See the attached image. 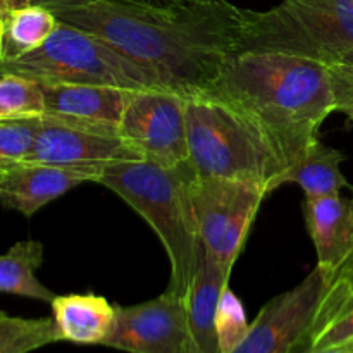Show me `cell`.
<instances>
[{"label":"cell","mask_w":353,"mask_h":353,"mask_svg":"<svg viewBox=\"0 0 353 353\" xmlns=\"http://www.w3.org/2000/svg\"><path fill=\"white\" fill-rule=\"evenodd\" d=\"M193 178L195 171L188 162L169 168L148 161H119L103 168L97 179L150 224L171 264L168 292L181 299L188 295L202 248L192 200Z\"/></svg>","instance_id":"3957f363"},{"label":"cell","mask_w":353,"mask_h":353,"mask_svg":"<svg viewBox=\"0 0 353 353\" xmlns=\"http://www.w3.org/2000/svg\"><path fill=\"white\" fill-rule=\"evenodd\" d=\"M230 276L203 247L200 248L195 278L185 299L192 353H219L216 316L221 295L230 286Z\"/></svg>","instance_id":"9a60e30c"},{"label":"cell","mask_w":353,"mask_h":353,"mask_svg":"<svg viewBox=\"0 0 353 353\" xmlns=\"http://www.w3.org/2000/svg\"><path fill=\"white\" fill-rule=\"evenodd\" d=\"M40 126L41 117L0 119V168L26 161Z\"/></svg>","instance_id":"603a6c76"},{"label":"cell","mask_w":353,"mask_h":353,"mask_svg":"<svg viewBox=\"0 0 353 353\" xmlns=\"http://www.w3.org/2000/svg\"><path fill=\"white\" fill-rule=\"evenodd\" d=\"M334 278L316 265L302 283L269 300L247 336L231 353H292L340 310L343 300L331 290Z\"/></svg>","instance_id":"52a82bcc"},{"label":"cell","mask_w":353,"mask_h":353,"mask_svg":"<svg viewBox=\"0 0 353 353\" xmlns=\"http://www.w3.org/2000/svg\"><path fill=\"white\" fill-rule=\"evenodd\" d=\"M119 137L140 161L169 168L188 162L186 97L171 88L134 92L121 121Z\"/></svg>","instance_id":"9c48e42d"},{"label":"cell","mask_w":353,"mask_h":353,"mask_svg":"<svg viewBox=\"0 0 353 353\" xmlns=\"http://www.w3.org/2000/svg\"><path fill=\"white\" fill-rule=\"evenodd\" d=\"M343 161V152L316 140L305 155L286 171L283 181L296 183L305 193V199L340 195V190L348 186L347 178L341 172Z\"/></svg>","instance_id":"e0dca14e"},{"label":"cell","mask_w":353,"mask_h":353,"mask_svg":"<svg viewBox=\"0 0 353 353\" xmlns=\"http://www.w3.org/2000/svg\"><path fill=\"white\" fill-rule=\"evenodd\" d=\"M202 93L233 109L271 148L285 174L336 110L330 65L286 54H233Z\"/></svg>","instance_id":"7a4b0ae2"},{"label":"cell","mask_w":353,"mask_h":353,"mask_svg":"<svg viewBox=\"0 0 353 353\" xmlns=\"http://www.w3.org/2000/svg\"><path fill=\"white\" fill-rule=\"evenodd\" d=\"M188 164L196 176L252 183L271 195L285 169L233 109L205 93L186 97Z\"/></svg>","instance_id":"5b68a950"},{"label":"cell","mask_w":353,"mask_h":353,"mask_svg":"<svg viewBox=\"0 0 353 353\" xmlns=\"http://www.w3.org/2000/svg\"><path fill=\"white\" fill-rule=\"evenodd\" d=\"M43 262V245L37 240L17 241L0 255V292L52 303L55 293L37 278Z\"/></svg>","instance_id":"d6986e66"},{"label":"cell","mask_w":353,"mask_h":353,"mask_svg":"<svg viewBox=\"0 0 353 353\" xmlns=\"http://www.w3.org/2000/svg\"><path fill=\"white\" fill-rule=\"evenodd\" d=\"M303 217L316 248L317 265L336 279L353 252L350 200L340 195L305 199Z\"/></svg>","instance_id":"5bb4252c"},{"label":"cell","mask_w":353,"mask_h":353,"mask_svg":"<svg viewBox=\"0 0 353 353\" xmlns=\"http://www.w3.org/2000/svg\"><path fill=\"white\" fill-rule=\"evenodd\" d=\"M353 48V0H283L272 9H241L234 54L269 52L333 65Z\"/></svg>","instance_id":"277c9868"},{"label":"cell","mask_w":353,"mask_h":353,"mask_svg":"<svg viewBox=\"0 0 353 353\" xmlns=\"http://www.w3.org/2000/svg\"><path fill=\"white\" fill-rule=\"evenodd\" d=\"M338 350H343L347 353H353V340L348 341V343H345L343 347H338Z\"/></svg>","instance_id":"4dcf8cb0"},{"label":"cell","mask_w":353,"mask_h":353,"mask_svg":"<svg viewBox=\"0 0 353 353\" xmlns=\"http://www.w3.org/2000/svg\"><path fill=\"white\" fill-rule=\"evenodd\" d=\"M59 26L43 6L31 3L0 17V61H16L40 47Z\"/></svg>","instance_id":"ac0fdd59"},{"label":"cell","mask_w":353,"mask_h":353,"mask_svg":"<svg viewBox=\"0 0 353 353\" xmlns=\"http://www.w3.org/2000/svg\"><path fill=\"white\" fill-rule=\"evenodd\" d=\"M31 3H33V0H0V17L12 12V10L21 9V7L31 6Z\"/></svg>","instance_id":"4316f807"},{"label":"cell","mask_w":353,"mask_h":353,"mask_svg":"<svg viewBox=\"0 0 353 353\" xmlns=\"http://www.w3.org/2000/svg\"><path fill=\"white\" fill-rule=\"evenodd\" d=\"M350 216H352V231H353V193H352V199H350ZM350 264H353V252H352V257H350V261L347 262V265H350ZM347 265H345V268H347ZM343 268V269H345ZM343 269H341V271H343ZM340 271V272H341Z\"/></svg>","instance_id":"f546056e"},{"label":"cell","mask_w":353,"mask_h":353,"mask_svg":"<svg viewBox=\"0 0 353 353\" xmlns=\"http://www.w3.org/2000/svg\"><path fill=\"white\" fill-rule=\"evenodd\" d=\"M334 90V100H336V110L347 114L348 119L353 123V83L340 81L331 78Z\"/></svg>","instance_id":"d4e9b609"},{"label":"cell","mask_w":353,"mask_h":353,"mask_svg":"<svg viewBox=\"0 0 353 353\" xmlns=\"http://www.w3.org/2000/svg\"><path fill=\"white\" fill-rule=\"evenodd\" d=\"M250 330L241 300L226 286L221 295L216 316L217 348L219 353H231L243 341Z\"/></svg>","instance_id":"7402d4cb"},{"label":"cell","mask_w":353,"mask_h":353,"mask_svg":"<svg viewBox=\"0 0 353 353\" xmlns=\"http://www.w3.org/2000/svg\"><path fill=\"white\" fill-rule=\"evenodd\" d=\"M40 85L45 119L109 137H119L121 121L134 93L102 85Z\"/></svg>","instance_id":"7c38bea8"},{"label":"cell","mask_w":353,"mask_h":353,"mask_svg":"<svg viewBox=\"0 0 353 353\" xmlns=\"http://www.w3.org/2000/svg\"><path fill=\"white\" fill-rule=\"evenodd\" d=\"M61 23L92 33L190 97L205 92L228 57L241 9L224 0L147 6L126 0H33Z\"/></svg>","instance_id":"6da1fadb"},{"label":"cell","mask_w":353,"mask_h":353,"mask_svg":"<svg viewBox=\"0 0 353 353\" xmlns=\"http://www.w3.org/2000/svg\"><path fill=\"white\" fill-rule=\"evenodd\" d=\"M265 196L268 192L252 183L196 174L193 178L192 200L202 247L230 274Z\"/></svg>","instance_id":"ba28073f"},{"label":"cell","mask_w":353,"mask_h":353,"mask_svg":"<svg viewBox=\"0 0 353 353\" xmlns=\"http://www.w3.org/2000/svg\"><path fill=\"white\" fill-rule=\"evenodd\" d=\"M50 307L61 341L103 345L116 323V305L95 293L57 295Z\"/></svg>","instance_id":"2e32d148"},{"label":"cell","mask_w":353,"mask_h":353,"mask_svg":"<svg viewBox=\"0 0 353 353\" xmlns=\"http://www.w3.org/2000/svg\"><path fill=\"white\" fill-rule=\"evenodd\" d=\"M330 72L331 78L353 83V48L350 52H347L336 64L330 65Z\"/></svg>","instance_id":"484cf974"},{"label":"cell","mask_w":353,"mask_h":353,"mask_svg":"<svg viewBox=\"0 0 353 353\" xmlns=\"http://www.w3.org/2000/svg\"><path fill=\"white\" fill-rule=\"evenodd\" d=\"M7 74L48 85H102L133 92L168 88L99 37L61 21L38 48L16 61H0V76Z\"/></svg>","instance_id":"8992f818"},{"label":"cell","mask_w":353,"mask_h":353,"mask_svg":"<svg viewBox=\"0 0 353 353\" xmlns=\"http://www.w3.org/2000/svg\"><path fill=\"white\" fill-rule=\"evenodd\" d=\"M61 341L54 317L26 319L0 310V353H31Z\"/></svg>","instance_id":"ffe728a7"},{"label":"cell","mask_w":353,"mask_h":353,"mask_svg":"<svg viewBox=\"0 0 353 353\" xmlns=\"http://www.w3.org/2000/svg\"><path fill=\"white\" fill-rule=\"evenodd\" d=\"M102 347L128 353H192L185 299L165 290L137 305H116V323Z\"/></svg>","instance_id":"30bf717a"},{"label":"cell","mask_w":353,"mask_h":353,"mask_svg":"<svg viewBox=\"0 0 353 353\" xmlns=\"http://www.w3.org/2000/svg\"><path fill=\"white\" fill-rule=\"evenodd\" d=\"M93 176L74 169L38 162H17L0 168V205L31 217L41 207L59 199Z\"/></svg>","instance_id":"4fadbf2b"},{"label":"cell","mask_w":353,"mask_h":353,"mask_svg":"<svg viewBox=\"0 0 353 353\" xmlns=\"http://www.w3.org/2000/svg\"><path fill=\"white\" fill-rule=\"evenodd\" d=\"M292 353H347L343 350H338V348H330V350H314L312 348V340L305 341V343L300 345L296 350H293Z\"/></svg>","instance_id":"f1b7e54d"},{"label":"cell","mask_w":353,"mask_h":353,"mask_svg":"<svg viewBox=\"0 0 353 353\" xmlns=\"http://www.w3.org/2000/svg\"><path fill=\"white\" fill-rule=\"evenodd\" d=\"M353 340V293L345 300L343 307L331 317L314 336V350H330L343 347Z\"/></svg>","instance_id":"cb8c5ba5"},{"label":"cell","mask_w":353,"mask_h":353,"mask_svg":"<svg viewBox=\"0 0 353 353\" xmlns=\"http://www.w3.org/2000/svg\"><path fill=\"white\" fill-rule=\"evenodd\" d=\"M334 281L343 283V285L347 286L348 292L353 293V264L347 265V268H345L343 271L336 276V279H334Z\"/></svg>","instance_id":"83f0119b"},{"label":"cell","mask_w":353,"mask_h":353,"mask_svg":"<svg viewBox=\"0 0 353 353\" xmlns=\"http://www.w3.org/2000/svg\"><path fill=\"white\" fill-rule=\"evenodd\" d=\"M45 116L43 88L21 76H0V119H26Z\"/></svg>","instance_id":"44dd1931"},{"label":"cell","mask_w":353,"mask_h":353,"mask_svg":"<svg viewBox=\"0 0 353 353\" xmlns=\"http://www.w3.org/2000/svg\"><path fill=\"white\" fill-rule=\"evenodd\" d=\"M119 161H140L121 137L76 130L45 117H41L40 131L26 159V162L88 172L93 183L103 168Z\"/></svg>","instance_id":"8fae6325"}]
</instances>
